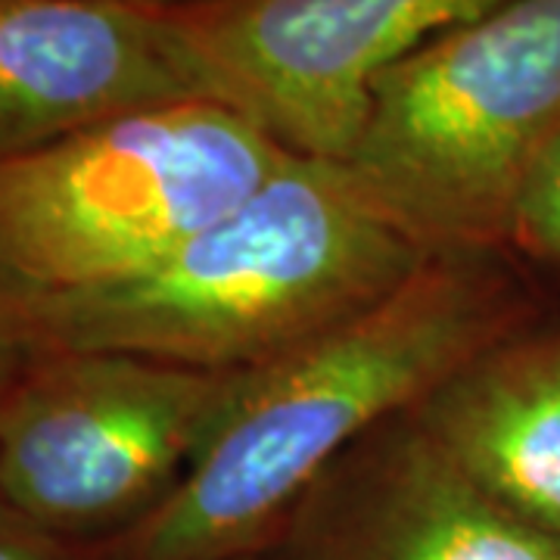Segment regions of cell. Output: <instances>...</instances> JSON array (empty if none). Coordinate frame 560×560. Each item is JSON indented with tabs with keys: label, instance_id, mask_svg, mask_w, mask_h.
Returning <instances> with one entry per match:
<instances>
[{
	"label": "cell",
	"instance_id": "cell-1",
	"mask_svg": "<svg viewBox=\"0 0 560 560\" xmlns=\"http://www.w3.org/2000/svg\"><path fill=\"white\" fill-rule=\"evenodd\" d=\"M548 312L536 275L508 249L430 256L383 300L246 371L190 470L109 560L253 555L355 442Z\"/></svg>",
	"mask_w": 560,
	"mask_h": 560
},
{
	"label": "cell",
	"instance_id": "cell-2",
	"mask_svg": "<svg viewBox=\"0 0 560 560\" xmlns=\"http://www.w3.org/2000/svg\"><path fill=\"white\" fill-rule=\"evenodd\" d=\"M430 253L346 162L290 153L256 194L119 280L28 290L32 355L125 352L243 374L393 293Z\"/></svg>",
	"mask_w": 560,
	"mask_h": 560
},
{
	"label": "cell",
	"instance_id": "cell-3",
	"mask_svg": "<svg viewBox=\"0 0 560 560\" xmlns=\"http://www.w3.org/2000/svg\"><path fill=\"white\" fill-rule=\"evenodd\" d=\"M560 131V0H504L386 72L346 165L430 256L508 249L523 175Z\"/></svg>",
	"mask_w": 560,
	"mask_h": 560
},
{
	"label": "cell",
	"instance_id": "cell-4",
	"mask_svg": "<svg viewBox=\"0 0 560 560\" xmlns=\"http://www.w3.org/2000/svg\"><path fill=\"white\" fill-rule=\"evenodd\" d=\"M287 156L237 109L187 101L0 160V271L28 290L128 278L237 209Z\"/></svg>",
	"mask_w": 560,
	"mask_h": 560
},
{
	"label": "cell",
	"instance_id": "cell-5",
	"mask_svg": "<svg viewBox=\"0 0 560 560\" xmlns=\"http://www.w3.org/2000/svg\"><path fill=\"white\" fill-rule=\"evenodd\" d=\"M243 374L125 352L32 359L0 401V501L54 536L135 526L190 470Z\"/></svg>",
	"mask_w": 560,
	"mask_h": 560
},
{
	"label": "cell",
	"instance_id": "cell-6",
	"mask_svg": "<svg viewBox=\"0 0 560 560\" xmlns=\"http://www.w3.org/2000/svg\"><path fill=\"white\" fill-rule=\"evenodd\" d=\"M504 0H200L172 10L212 101L312 160L346 162L377 81Z\"/></svg>",
	"mask_w": 560,
	"mask_h": 560
},
{
	"label": "cell",
	"instance_id": "cell-7",
	"mask_svg": "<svg viewBox=\"0 0 560 560\" xmlns=\"http://www.w3.org/2000/svg\"><path fill=\"white\" fill-rule=\"evenodd\" d=\"M187 101L212 94L172 10L0 0V160Z\"/></svg>",
	"mask_w": 560,
	"mask_h": 560
},
{
	"label": "cell",
	"instance_id": "cell-8",
	"mask_svg": "<svg viewBox=\"0 0 560 560\" xmlns=\"http://www.w3.org/2000/svg\"><path fill=\"white\" fill-rule=\"evenodd\" d=\"M280 529L300 560H560V536L477 489L408 411L355 442Z\"/></svg>",
	"mask_w": 560,
	"mask_h": 560
},
{
	"label": "cell",
	"instance_id": "cell-9",
	"mask_svg": "<svg viewBox=\"0 0 560 560\" xmlns=\"http://www.w3.org/2000/svg\"><path fill=\"white\" fill-rule=\"evenodd\" d=\"M489 499L560 536V315L489 342L408 408Z\"/></svg>",
	"mask_w": 560,
	"mask_h": 560
},
{
	"label": "cell",
	"instance_id": "cell-10",
	"mask_svg": "<svg viewBox=\"0 0 560 560\" xmlns=\"http://www.w3.org/2000/svg\"><path fill=\"white\" fill-rule=\"evenodd\" d=\"M508 253L533 275L560 280V131L523 175L508 221Z\"/></svg>",
	"mask_w": 560,
	"mask_h": 560
},
{
	"label": "cell",
	"instance_id": "cell-11",
	"mask_svg": "<svg viewBox=\"0 0 560 560\" xmlns=\"http://www.w3.org/2000/svg\"><path fill=\"white\" fill-rule=\"evenodd\" d=\"M0 560H72L62 536L25 521L0 501Z\"/></svg>",
	"mask_w": 560,
	"mask_h": 560
},
{
	"label": "cell",
	"instance_id": "cell-12",
	"mask_svg": "<svg viewBox=\"0 0 560 560\" xmlns=\"http://www.w3.org/2000/svg\"><path fill=\"white\" fill-rule=\"evenodd\" d=\"M22 293L25 287L0 271V377H13L35 359L22 315Z\"/></svg>",
	"mask_w": 560,
	"mask_h": 560
},
{
	"label": "cell",
	"instance_id": "cell-13",
	"mask_svg": "<svg viewBox=\"0 0 560 560\" xmlns=\"http://www.w3.org/2000/svg\"><path fill=\"white\" fill-rule=\"evenodd\" d=\"M121 3H138V7H153V10H178V7L200 3V0H121Z\"/></svg>",
	"mask_w": 560,
	"mask_h": 560
},
{
	"label": "cell",
	"instance_id": "cell-14",
	"mask_svg": "<svg viewBox=\"0 0 560 560\" xmlns=\"http://www.w3.org/2000/svg\"><path fill=\"white\" fill-rule=\"evenodd\" d=\"M7 381H10V377H0V401H3V389H7Z\"/></svg>",
	"mask_w": 560,
	"mask_h": 560
},
{
	"label": "cell",
	"instance_id": "cell-15",
	"mask_svg": "<svg viewBox=\"0 0 560 560\" xmlns=\"http://www.w3.org/2000/svg\"><path fill=\"white\" fill-rule=\"evenodd\" d=\"M237 560H256V558H253V555H246V558H237Z\"/></svg>",
	"mask_w": 560,
	"mask_h": 560
}]
</instances>
